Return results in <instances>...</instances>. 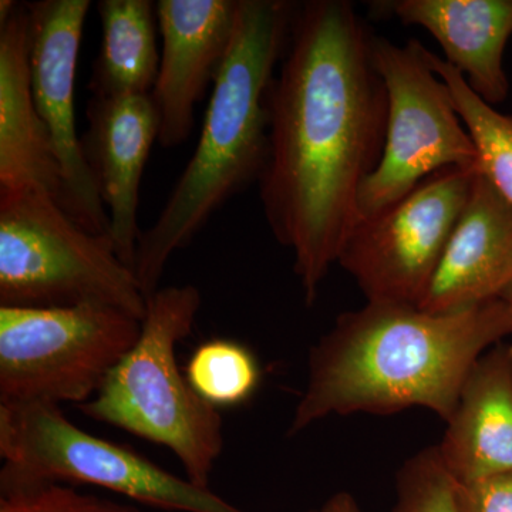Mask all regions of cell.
Returning a JSON list of instances; mask_svg holds the SVG:
<instances>
[{"mask_svg": "<svg viewBox=\"0 0 512 512\" xmlns=\"http://www.w3.org/2000/svg\"><path fill=\"white\" fill-rule=\"evenodd\" d=\"M370 42L348 0L302 3L269 90L262 207L293 254L306 305L338 264L360 190L383 156L387 94Z\"/></svg>", "mask_w": 512, "mask_h": 512, "instance_id": "cell-1", "label": "cell"}, {"mask_svg": "<svg viewBox=\"0 0 512 512\" xmlns=\"http://www.w3.org/2000/svg\"><path fill=\"white\" fill-rule=\"evenodd\" d=\"M508 335L512 315L500 298L443 315L383 302L342 313L311 350L288 434L332 414L387 416L410 407L447 423L477 360Z\"/></svg>", "mask_w": 512, "mask_h": 512, "instance_id": "cell-2", "label": "cell"}, {"mask_svg": "<svg viewBox=\"0 0 512 512\" xmlns=\"http://www.w3.org/2000/svg\"><path fill=\"white\" fill-rule=\"evenodd\" d=\"M295 12V3L286 0H239L200 140L156 222L138 241L134 274L147 299L160 289L171 256L188 247L229 198L261 178L269 148V90Z\"/></svg>", "mask_w": 512, "mask_h": 512, "instance_id": "cell-3", "label": "cell"}, {"mask_svg": "<svg viewBox=\"0 0 512 512\" xmlns=\"http://www.w3.org/2000/svg\"><path fill=\"white\" fill-rule=\"evenodd\" d=\"M201 303L200 289L192 285L158 289L148 298L137 342L79 409L89 419L167 447L185 478L210 488L224 450V421L177 363L178 343L190 335Z\"/></svg>", "mask_w": 512, "mask_h": 512, "instance_id": "cell-4", "label": "cell"}, {"mask_svg": "<svg viewBox=\"0 0 512 512\" xmlns=\"http://www.w3.org/2000/svg\"><path fill=\"white\" fill-rule=\"evenodd\" d=\"M147 301L110 235L80 227L45 191L0 192V306L104 305L143 320Z\"/></svg>", "mask_w": 512, "mask_h": 512, "instance_id": "cell-5", "label": "cell"}, {"mask_svg": "<svg viewBox=\"0 0 512 512\" xmlns=\"http://www.w3.org/2000/svg\"><path fill=\"white\" fill-rule=\"evenodd\" d=\"M0 457V488L93 485L160 510L245 512L210 488L80 429L57 404H0Z\"/></svg>", "mask_w": 512, "mask_h": 512, "instance_id": "cell-6", "label": "cell"}, {"mask_svg": "<svg viewBox=\"0 0 512 512\" xmlns=\"http://www.w3.org/2000/svg\"><path fill=\"white\" fill-rule=\"evenodd\" d=\"M140 332V319L111 306H0V404L82 406Z\"/></svg>", "mask_w": 512, "mask_h": 512, "instance_id": "cell-7", "label": "cell"}, {"mask_svg": "<svg viewBox=\"0 0 512 512\" xmlns=\"http://www.w3.org/2000/svg\"><path fill=\"white\" fill-rule=\"evenodd\" d=\"M370 49L386 87V138L382 160L360 190L357 222L382 214L444 168L480 170L476 144L426 47L372 36Z\"/></svg>", "mask_w": 512, "mask_h": 512, "instance_id": "cell-8", "label": "cell"}, {"mask_svg": "<svg viewBox=\"0 0 512 512\" xmlns=\"http://www.w3.org/2000/svg\"><path fill=\"white\" fill-rule=\"evenodd\" d=\"M478 171L444 168L382 214L357 222L338 262L367 302L419 308Z\"/></svg>", "mask_w": 512, "mask_h": 512, "instance_id": "cell-9", "label": "cell"}, {"mask_svg": "<svg viewBox=\"0 0 512 512\" xmlns=\"http://www.w3.org/2000/svg\"><path fill=\"white\" fill-rule=\"evenodd\" d=\"M90 0L28 3L33 99L62 177L59 205L80 227L109 235L110 221L83 154L74 116L77 60Z\"/></svg>", "mask_w": 512, "mask_h": 512, "instance_id": "cell-10", "label": "cell"}, {"mask_svg": "<svg viewBox=\"0 0 512 512\" xmlns=\"http://www.w3.org/2000/svg\"><path fill=\"white\" fill-rule=\"evenodd\" d=\"M239 0H160L163 40L153 97L160 114L158 144L181 146L194 130V111L214 84L231 47Z\"/></svg>", "mask_w": 512, "mask_h": 512, "instance_id": "cell-11", "label": "cell"}, {"mask_svg": "<svg viewBox=\"0 0 512 512\" xmlns=\"http://www.w3.org/2000/svg\"><path fill=\"white\" fill-rule=\"evenodd\" d=\"M84 158L107 215L109 235L124 265H136L140 185L151 148L160 134V114L151 94L92 97Z\"/></svg>", "mask_w": 512, "mask_h": 512, "instance_id": "cell-12", "label": "cell"}, {"mask_svg": "<svg viewBox=\"0 0 512 512\" xmlns=\"http://www.w3.org/2000/svg\"><path fill=\"white\" fill-rule=\"evenodd\" d=\"M511 282L512 207L478 171L419 309L434 315L466 311L500 298Z\"/></svg>", "mask_w": 512, "mask_h": 512, "instance_id": "cell-13", "label": "cell"}, {"mask_svg": "<svg viewBox=\"0 0 512 512\" xmlns=\"http://www.w3.org/2000/svg\"><path fill=\"white\" fill-rule=\"evenodd\" d=\"M40 190L59 202L62 177L33 99L26 5L0 2V192Z\"/></svg>", "mask_w": 512, "mask_h": 512, "instance_id": "cell-14", "label": "cell"}, {"mask_svg": "<svg viewBox=\"0 0 512 512\" xmlns=\"http://www.w3.org/2000/svg\"><path fill=\"white\" fill-rule=\"evenodd\" d=\"M437 451L458 484L512 473V343L477 360Z\"/></svg>", "mask_w": 512, "mask_h": 512, "instance_id": "cell-15", "label": "cell"}, {"mask_svg": "<svg viewBox=\"0 0 512 512\" xmlns=\"http://www.w3.org/2000/svg\"><path fill=\"white\" fill-rule=\"evenodd\" d=\"M379 5L403 25L427 30L446 62L485 103L494 107L507 100L504 52L512 36V0H396Z\"/></svg>", "mask_w": 512, "mask_h": 512, "instance_id": "cell-16", "label": "cell"}, {"mask_svg": "<svg viewBox=\"0 0 512 512\" xmlns=\"http://www.w3.org/2000/svg\"><path fill=\"white\" fill-rule=\"evenodd\" d=\"M103 40L89 89L93 97L151 94L160 69L156 5L150 0H101Z\"/></svg>", "mask_w": 512, "mask_h": 512, "instance_id": "cell-17", "label": "cell"}, {"mask_svg": "<svg viewBox=\"0 0 512 512\" xmlns=\"http://www.w3.org/2000/svg\"><path fill=\"white\" fill-rule=\"evenodd\" d=\"M434 73L447 84L464 126L476 144L481 173L503 194L512 207V116L481 100L466 77L446 60L426 52Z\"/></svg>", "mask_w": 512, "mask_h": 512, "instance_id": "cell-18", "label": "cell"}, {"mask_svg": "<svg viewBox=\"0 0 512 512\" xmlns=\"http://www.w3.org/2000/svg\"><path fill=\"white\" fill-rule=\"evenodd\" d=\"M185 376L198 396L218 410L248 402L261 382L254 353L228 339H212L198 346Z\"/></svg>", "mask_w": 512, "mask_h": 512, "instance_id": "cell-19", "label": "cell"}, {"mask_svg": "<svg viewBox=\"0 0 512 512\" xmlns=\"http://www.w3.org/2000/svg\"><path fill=\"white\" fill-rule=\"evenodd\" d=\"M392 512H458L456 481L444 467L437 447L420 451L400 468Z\"/></svg>", "mask_w": 512, "mask_h": 512, "instance_id": "cell-20", "label": "cell"}, {"mask_svg": "<svg viewBox=\"0 0 512 512\" xmlns=\"http://www.w3.org/2000/svg\"><path fill=\"white\" fill-rule=\"evenodd\" d=\"M0 512H147L136 504L86 493L74 485L46 483L0 488Z\"/></svg>", "mask_w": 512, "mask_h": 512, "instance_id": "cell-21", "label": "cell"}, {"mask_svg": "<svg viewBox=\"0 0 512 512\" xmlns=\"http://www.w3.org/2000/svg\"><path fill=\"white\" fill-rule=\"evenodd\" d=\"M458 512H512V473L456 483Z\"/></svg>", "mask_w": 512, "mask_h": 512, "instance_id": "cell-22", "label": "cell"}, {"mask_svg": "<svg viewBox=\"0 0 512 512\" xmlns=\"http://www.w3.org/2000/svg\"><path fill=\"white\" fill-rule=\"evenodd\" d=\"M318 512H362L352 494L346 491L332 495Z\"/></svg>", "mask_w": 512, "mask_h": 512, "instance_id": "cell-23", "label": "cell"}, {"mask_svg": "<svg viewBox=\"0 0 512 512\" xmlns=\"http://www.w3.org/2000/svg\"><path fill=\"white\" fill-rule=\"evenodd\" d=\"M500 299H503V301L507 303L508 309H510L512 315V282L501 292Z\"/></svg>", "mask_w": 512, "mask_h": 512, "instance_id": "cell-24", "label": "cell"}, {"mask_svg": "<svg viewBox=\"0 0 512 512\" xmlns=\"http://www.w3.org/2000/svg\"><path fill=\"white\" fill-rule=\"evenodd\" d=\"M308 512H318V511H308Z\"/></svg>", "mask_w": 512, "mask_h": 512, "instance_id": "cell-25", "label": "cell"}]
</instances>
